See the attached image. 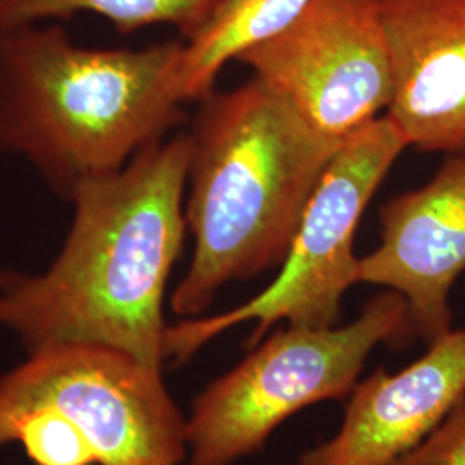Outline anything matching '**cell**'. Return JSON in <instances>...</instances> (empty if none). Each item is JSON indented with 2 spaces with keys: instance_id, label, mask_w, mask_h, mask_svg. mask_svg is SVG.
Wrapping results in <instances>:
<instances>
[{
  "instance_id": "cell-1",
  "label": "cell",
  "mask_w": 465,
  "mask_h": 465,
  "mask_svg": "<svg viewBox=\"0 0 465 465\" xmlns=\"http://www.w3.org/2000/svg\"><path fill=\"white\" fill-rule=\"evenodd\" d=\"M188 136L176 134L80 184L52 266L0 276V328L30 351L100 345L163 369L167 280L188 232Z\"/></svg>"
},
{
  "instance_id": "cell-2",
  "label": "cell",
  "mask_w": 465,
  "mask_h": 465,
  "mask_svg": "<svg viewBox=\"0 0 465 465\" xmlns=\"http://www.w3.org/2000/svg\"><path fill=\"white\" fill-rule=\"evenodd\" d=\"M199 102L186 134L193 255L171 295V311L184 317L205 312L224 284L282 266L341 143L255 78Z\"/></svg>"
},
{
  "instance_id": "cell-3",
  "label": "cell",
  "mask_w": 465,
  "mask_h": 465,
  "mask_svg": "<svg viewBox=\"0 0 465 465\" xmlns=\"http://www.w3.org/2000/svg\"><path fill=\"white\" fill-rule=\"evenodd\" d=\"M183 47H84L57 23L0 32V152L71 199L183 123Z\"/></svg>"
},
{
  "instance_id": "cell-4",
  "label": "cell",
  "mask_w": 465,
  "mask_h": 465,
  "mask_svg": "<svg viewBox=\"0 0 465 465\" xmlns=\"http://www.w3.org/2000/svg\"><path fill=\"white\" fill-rule=\"evenodd\" d=\"M409 341V307L391 290L369 300L347 326L288 324L262 338L193 401L186 420L190 465H232L255 453L288 417L349 397L378 345Z\"/></svg>"
},
{
  "instance_id": "cell-5",
  "label": "cell",
  "mask_w": 465,
  "mask_h": 465,
  "mask_svg": "<svg viewBox=\"0 0 465 465\" xmlns=\"http://www.w3.org/2000/svg\"><path fill=\"white\" fill-rule=\"evenodd\" d=\"M405 149V138L386 114L345 138L311 197L278 278L232 311L167 326L166 359L183 364L221 332L247 321L257 322L249 349L266 338L276 322L336 326L341 300L357 284L361 257L353 252L355 232L369 202Z\"/></svg>"
},
{
  "instance_id": "cell-6",
  "label": "cell",
  "mask_w": 465,
  "mask_h": 465,
  "mask_svg": "<svg viewBox=\"0 0 465 465\" xmlns=\"http://www.w3.org/2000/svg\"><path fill=\"white\" fill-rule=\"evenodd\" d=\"M32 405L73 422L99 465H178L188 453L186 420L163 369L119 350L64 343L30 351L0 380V409Z\"/></svg>"
},
{
  "instance_id": "cell-7",
  "label": "cell",
  "mask_w": 465,
  "mask_h": 465,
  "mask_svg": "<svg viewBox=\"0 0 465 465\" xmlns=\"http://www.w3.org/2000/svg\"><path fill=\"white\" fill-rule=\"evenodd\" d=\"M238 61L332 142L381 117L391 100L380 0H311L282 34Z\"/></svg>"
},
{
  "instance_id": "cell-8",
  "label": "cell",
  "mask_w": 465,
  "mask_h": 465,
  "mask_svg": "<svg viewBox=\"0 0 465 465\" xmlns=\"http://www.w3.org/2000/svg\"><path fill=\"white\" fill-rule=\"evenodd\" d=\"M465 272V155H449L431 180L381 207L380 245L359 259L357 282L382 286L409 307L414 340L451 330L450 292Z\"/></svg>"
},
{
  "instance_id": "cell-9",
  "label": "cell",
  "mask_w": 465,
  "mask_h": 465,
  "mask_svg": "<svg viewBox=\"0 0 465 465\" xmlns=\"http://www.w3.org/2000/svg\"><path fill=\"white\" fill-rule=\"evenodd\" d=\"M391 61L386 109L407 145L465 155V0H380Z\"/></svg>"
},
{
  "instance_id": "cell-10",
  "label": "cell",
  "mask_w": 465,
  "mask_h": 465,
  "mask_svg": "<svg viewBox=\"0 0 465 465\" xmlns=\"http://www.w3.org/2000/svg\"><path fill=\"white\" fill-rule=\"evenodd\" d=\"M465 399V328L450 330L395 374L376 371L349 395L340 431L299 465H393Z\"/></svg>"
},
{
  "instance_id": "cell-11",
  "label": "cell",
  "mask_w": 465,
  "mask_h": 465,
  "mask_svg": "<svg viewBox=\"0 0 465 465\" xmlns=\"http://www.w3.org/2000/svg\"><path fill=\"white\" fill-rule=\"evenodd\" d=\"M311 0H223L199 34L183 42L182 80L186 102L214 92L217 74L247 50L282 34Z\"/></svg>"
},
{
  "instance_id": "cell-12",
  "label": "cell",
  "mask_w": 465,
  "mask_h": 465,
  "mask_svg": "<svg viewBox=\"0 0 465 465\" xmlns=\"http://www.w3.org/2000/svg\"><path fill=\"white\" fill-rule=\"evenodd\" d=\"M223 0H0V32L35 23L97 15L119 34L167 25L186 42L213 17Z\"/></svg>"
},
{
  "instance_id": "cell-13",
  "label": "cell",
  "mask_w": 465,
  "mask_h": 465,
  "mask_svg": "<svg viewBox=\"0 0 465 465\" xmlns=\"http://www.w3.org/2000/svg\"><path fill=\"white\" fill-rule=\"evenodd\" d=\"M393 465H465V399Z\"/></svg>"
}]
</instances>
